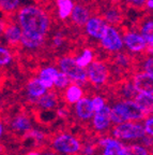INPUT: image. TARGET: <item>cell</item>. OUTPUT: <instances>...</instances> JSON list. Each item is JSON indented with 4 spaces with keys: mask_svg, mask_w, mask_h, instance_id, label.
<instances>
[{
    "mask_svg": "<svg viewBox=\"0 0 153 155\" xmlns=\"http://www.w3.org/2000/svg\"><path fill=\"white\" fill-rule=\"evenodd\" d=\"M15 15V21L22 29L20 45L27 51L39 50L45 43L52 27L47 10L39 5H27L19 8Z\"/></svg>",
    "mask_w": 153,
    "mask_h": 155,
    "instance_id": "1",
    "label": "cell"
},
{
    "mask_svg": "<svg viewBox=\"0 0 153 155\" xmlns=\"http://www.w3.org/2000/svg\"><path fill=\"white\" fill-rule=\"evenodd\" d=\"M148 114L134 101V99H122L116 102L110 108L111 124H120L122 122H139Z\"/></svg>",
    "mask_w": 153,
    "mask_h": 155,
    "instance_id": "2",
    "label": "cell"
},
{
    "mask_svg": "<svg viewBox=\"0 0 153 155\" xmlns=\"http://www.w3.org/2000/svg\"><path fill=\"white\" fill-rule=\"evenodd\" d=\"M52 149L60 155H77L81 149V142L72 134H58L50 141Z\"/></svg>",
    "mask_w": 153,
    "mask_h": 155,
    "instance_id": "3",
    "label": "cell"
},
{
    "mask_svg": "<svg viewBox=\"0 0 153 155\" xmlns=\"http://www.w3.org/2000/svg\"><path fill=\"white\" fill-rule=\"evenodd\" d=\"M58 69L70 78L71 82L77 84H85L88 82L87 80V72L85 68H81L75 61L74 56L65 55L58 59Z\"/></svg>",
    "mask_w": 153,
    "mask_h": 155,
    "instance_id": "4",
    "label": "cell"
},
{
    "mask_svg": "<svg viewBox=\"0 0 153 155\" xmlns=\"http://www.w3.org/2000/svg\"><path fill=\"white\" fill-rule=\"evenodd\" d=\"M111 135L114 138L120 141L138 140L142 138L146 134L144 130V126L137 122H122L115 125L111 130Z\"/></svg>",
    "mask_w": 153,
    "mask_h": 155,
    "instance_id": "5",
    "label": "cell"
},
{
    "mask_svg": "<svg viewBox=\"0 0 153 155\" xmlns=\"http://www.w3.org/2000/svg\"><path fill=\"white\" fill-rule=\"evenodd\" d=\"M98 41H100L101 48L110 54L118 53L124 48L121 32L118 30L117 26H113V25H107L105 31Z\"/></svg>",
    "mask_w": 153,
    "mask_h": 155,
    "instance_id": "6",
    "label": "cell"
},
{
    "mask_svg": "<svg viewBox=\"0 0 153 155\" xmlns=\"http://www.w3.org/2000/svg\"><path fill=\"white\" fill-rule=\"evenodd\" d=\"M87 80L94 86H102L107 83L109 79V68L108 65L103 61L94 59L86 68Z\"/></svg>",
    "mask_w": 153,
    "mask_h": 155,
    "instance_id": "7",
    "label": "cell"
},
{
    "mask_svg": "<svg viewBox=\"0 0 153 155\" xmlns=\"http://www.w3.org/2000/svg\"><path fill=\"white\" fill-rule=\"evenodd\" d=\"M122 40H123L124 48H126L130 53L141 54L149 51V54H152V51L149 50L146 41L138 31H135V30L125 31L122 35Z\"/></svg>",
    "mask_w": 153,
    "mask_h": 155,
    "instance_id": "8",
    "label": "cell"
},
{
    "mask_svg": "<svg viewBox=\"0 0 153 155\" xmlns=\"http://www.w3.org/2000/svg\"><path fill=\"white\" fill-rule=\"evenodd\" d=\"M107 25L108 24L105 22V19L103 18L102 15H91L84 26L85 34L89 38L98 41L105 31Z\"/></svg>",
    "mask_w": 153,
    "mask_h": 155,
    "instance_id": "9",
    "label": "cell"
},
{
    "mask_svg": "<svg viewBox=\"0 0 153 155\" xmlns=\"http://www.w3.org/2000/svg\"><path fill=\"white\" fill-rule=\"evenodd\" d=\"M98 145L103 148L102 155H125V144L114 137H102L98 139Z\"/></svg>",
    "mask_w": 153,
    "mask_h": 155,
    "instance_id": "10",
    "label": "cell"
},
{
    "mask_svg": "<svg viewBox=\"0 0 153 155\" xmlns=\"http://www.w3.org/2000/svg\"><path fill=\"white\" fill-rule=\"evenodd\" d=\"M91 125H92L93 130L96 131V133H104L107 129H109L110 125H111L110 107L106 104L103 109L94 112L92 117H91Z\"/></svg>",
    "mask_w": 153,
    "mask_h": 155,
    "instance_id": "11",
    "label": "cell"
},
{
    "mask_svg": "<svg viewBox=\"0 0 153 155\" xmlns=\"http://www.w3.org/2000/svg\"><path fill=\"white\" fill-rule=\"evenodd\" d=\"M5 41L10 46H17L20 44V38H22V29L18 26L14 18H11V15L8 18L7 25H5V31L2 35Z\"/></svg>",
    "mask_w": 153,
    "mask_h": 155,
    "instance_id": "12",
    "label": "cell"
},
{
    "mask_svg": "<svg viewBox=\"0 0 153 155\" xmlns=\"http://www.w3.org/2000/svg\"><path fill=\"white\" fill-rule=\"evenodd\" d=\"M91 15H92V12H91L90 8L85 3L78 2L74 5V8H73L71 15H70V18H71V22L73 25L79 27V28H83Z\"/></svg>",
    "mask_w": 153,
    "mask_h": 155,
    "instance_id": "13",
    "label": "cell"
},
{
    "mask_svg": "<svg viewBox=\"0 0 153 155\" xmlns=\"http://www.w3.org/2000/svg\"><path fill=\"white\" fill-rule=\"evenodd\" d=\"M132 83L137 93L153 92V73L138 71L132 78Z\"/></svg>",
    "mask_w": 153,
    "mask_h": 155,
    "instance_id": "14",
    "label": "cell"
},
{
    "mask_svg": "<svg viewBox=\"0 0 153 155\" xmlns=\"http://www.w3.org/2000/svg\"><path fill=\"white\" fill-rule=\"evenodd\" d=\"M46 92H47V90L42 84V82L38 77L31 78L26 85V94L28 97V100L31 104H36L39 98L45 94Z\"/></svg>",
    "mask_w": 153,
    "mask_h": 155,
    "instance_id": "15",
    "label": "cell"
},
{
    "mask_svg": "<svg viewBox=\"0 0 153 155\" xmlns=\"http://www.w3.org/2000/svg\"><path fill=\"white\" fill-rule=\"evenodd\" d=\"M75 114L80 121H89L91 120L94 113L93 107L91 104V98L89 97H81L80 99L74 104Z\"/></svg>",
    "mask_w": 153,
    "mask_h": 155,
    "instance_id": "16",
    "label": "cell"
},
{
    "mask_svg": "<svg viewBox=\"0 0 153 155\" xmlns=\"http://www.w3.org/2000/svg\"><path fill=\"white\" fill-rule=\"evenodd\" d=\"M63 91H64L63 98H64L65 102L70 106L75 104L81 97H84V90H83L81 85L77 84V83L71 82Z\"/></svg>",
    "mask_w": 153,
    "mask_h": 155,
    "instance_id": "17",
    "label": "cell"
},
{
    "mask_svg": "<svg viewBox=\"0 0 153 155\" xmlns=\"http://www.w3.org/2000/svg\"><path fill=\"white\" fill-rule=\"evenodd\" d=\"M58 71H59V69L57 67H54V66H46L39 71L38 78L47 91L54 88V80H55Z\"/></svg>",
    "mask_w": 153,
    "mask_h": 155,
    "instance_id": "18",
    "label": "cell"
},
{
    "mask_svg": "<svg viewBox=\"0 0 153 155\" xmlns=\"http://www.w3.org/2000/svg\"><path fill=\"white\" fill-rule=\"evenodd\" d=\"M58 101H59L58 100V94L49 90L39 98L36 104L40 107L41 109L45 110V111H49V110H54L55 108H57Z\"/></svg>",
    "mask_w": 153,
    "mask_h": 155,
    "instance_id": "19",
    "label": "cell"
},
{
    "mask_svg": "<svg viewBox=\"0 0 153 155\" xmlns=\"http://www.w3.org/2000/svg\"><path fill=\"white\" fill-rule=\"evenodd\" d=\"M74 0H55V7L57 16L60 21H67L74 8Z\"/></svg>",
    "mask_w": 153,
    "mask_h": 155,
    "instance_id": "20",
    "label": "cell"
},
{
    "mask_svg": "<svg viewBox=\"0 0 153 155\" xmlns=\"http://www.w3.org/2000/svg\"><path fill=\"white\" fill-rule=\"evenodd\" d=\"M134 101L144 110L147 114H152L153 109V92L137 93L133 98Z\"/></svg>",
    "mask_w": 153,
    "mask_h": 155,
    "instance_id": "21",
    "label": "cell"
},
{
    "mask_svg": "<svg viewBox=\"0 0 153 155\" xmlns=\"http://www.w3.org/2000/svg\"><path fill=\"white\" fill-rule=\"evenodd\" d=\"M138 32L140 34V36L144 38L145 41H146L149 50L152 51V48H153V21L151 17L146 18L144 22L141 23Z\"/></svg>",
    "mask_w": 153,
    "mask_h": 155,
    "instance_id": "22",
    "label": "cell"
},
{
    "mask_svg": "<svg viewBox=\"0 0 153 155\" xmlns=\"http://www.w3.org/2000/svg\"><path fill=\"white\" fill-rule=\"evenodd\" d=\"M11 127H12V129L14 131L25 134L29 129L32 128L31 120L29 119V116L25 115V114H18V115H16L12 120Z\"/></svg>",
    "mask_w": 153,
    "mask_h": 155,
    "instance_id": "23",
    "label": "cell"
},
{
    "mask_svg": "<svg viewBox=\"0 0 153 155\" xmlns=\"http://www.w3.org/2000/svg\"><path fill=\"white\" fill-rule=\"evenodd\" d=\"M103 18L105 19V22L108 25H113V26H118L121 24L122 19V12L121 10L116 5H111V7L107 8L103 13Z\"/></svg>",
    "mask_w": 153,
    "mask_h": 155,
    "instance_id": "24",
    "label": "cell"
},
{
    "mask_svg": "<svg viewBox=\"0 0 153 155\" xmlns=\"http://www.w3.org/2000/svg\"><path fill=\"white\" fill-rule=\"evenodd\" d=\"M94 57L95 56H94L93 50L90 48H84L78 55L74 56L75 61L77 63V65L80 66L81 68H85V69L94 61Z\"/></svg>",
    "mask_w": 153,
    "mask_h": 155,
    "instance_id": "25",
    "label": "cell"
},
{
    "mask_svg": "<svg viewBox=\"0 0 153 155\" xmlns=\"http://www.w3.org/2000/svg\"><path fill=\"white\" fill-rule=\"evenodd\" d=\"M20 0H0V11L7 15H13L20 8Z\"/></svg>",
    "mask_w": 153,
    "mask_h": 155,
    "instance_id": "26",
    "label": "cell"
},
{
    "mask_svg": "<svg viewBox=\"0 0 153 155\" xmlns=\"http://www.w3.org/2000/svg\"><path fill=\"white\" fill-rule=\"evenodd\" d=\"M114 64H115L116 66H118L120 69L130 68L132 65V57L130 54L120 51V52H118V53H115Z\"/></svg>",
    "mask_w": 153,
    "mask_h": 155,
    "instance_id": "27",
    "label": "cell"
},
{
    "mask_svg": "<svg viewBox=\"0 0 153 155\" xmlns=\"http://www.w3.org/2000/svg\"><path fill=\"white\" fill-rule=\"evenodd\" d=\"M125 155H150V152L141 143H132L125 145Z\"/></svg>",
    "mask_w": 153,
    "mask_h": 155,
    "instance_id": "28",
    "label": "cell"
},
{
    "mask_svg": "<svg viewBox=\"0 0 153 155\" xmlns=\"http://www.w3.org/2000/svg\"><path fill=\"white\" fill-rule=\"evenodd\" d=\"M71 83L70 78L67 77L65 73H63L62 71H58L57 75H56L55 80H54V87L58 91H63L67 85Z\"/></svg>",
    "mask_w": 153,
    "mask_h": 155,
    "instance_id": "29",
    "label": "cell"
},
{
    "mask_svg": "<svg viewBox=\"0 0 153 155\" xmlns=\"http://www.w3.org/2000/svg\"><path fill=\"white\" fill-rule=\"evenodd\" d=\"M120 93H121V96L123 97V99H133L134 98L137 92L135 90L133 83H132V80L122 84V86L120 87Z\"/></svg>",
    "mask_w": 153,
    "mask_h": 155,
    "instance_id": "30",
    "label": "cell"
},
{
    "mask_svg": "<svg viewBox=\"0 0 153 155\" xmlns=\"http://www.w3.org/2000/svg\"><path fill=\"white\" fill-rule=\"evenodd\" d=\"M13 61V54L9 48L0 45V67L9 66Z\"/></svg>",
    "mask_w": 153,
    "mask_h": 155,
    "instance_id": "31",
    "label": "cell"
},
{
    "mask_svg": "<svg viewBox=\"0 0 153 155\" xmlns=\"http://www.w3.org/2000/svg\"><path fill=\"white\" fill-rule=\"evenodd\" d=\"M24 138L31 139V140H34V141H36V142H42V141H44V139L46 138V135L44 131L40 130V129L31 128L24 134Z\"/></svg>",
    "mask_w": 153,
    "mask_h": 155,
    "instance_id": "32",
    "label": "cell"
},
{
    "mask_svg": "<svg viewBox=\"0 0 153 155\" xmlns=\"http://www.w3.org/2000/svg\"><path fill=\"white\" fill-rule=\"evenodd\" d=\"M91 104H92V107H93L94 112L100 111L101 109H103L104 107L106 106V100L103 96L101 95H95L91 98Z\"/></svg>",
    "mask_w": 153,
    "mask_h": 155,
    "instance_id": "33",
    "label": "cell"
},
{
    "mask_svg": "<svg viewBox=\"0 0 153 155\" xmlns=\"http://www.w3.org/2000/svg\"><path fill=\"white\" fill-rule=\"evenodd\" d=\"M65 38L63 36L62 32H56L52 38V44L55 48H61L62 45H64Z\"/></svg>",
    "mask_w": 153,
    "mask_h": 155,
    "instance_id": "34",
    "label": "cell"
},
{
    "mask_svg": "<svg viewBox=\"0 0 153 155\" xmlns=\"http://www.w3.org/2000/svg\"><path fill=\"white\" fill-rule=\"evenodd\" d=\"M145 123H144V130H145V134L146 135H149V136H152L153 135V117L152 115H147L145 117Z\"/></svg>",
    "mask_w": 153,
    "mask_h": 155,
    "instance_id": "35",
    "label": "cell"
},
{
    "mask_svg": "<svg viewBox=\"0 0 153 155\" xmlns=\"http://www.w3.org/2000/svg\"><path fill=\"white\" fill-rule=\"evenodd\" d=\"M96 152V145L93 143H86L85 145H81L80 154L81 155H94Z\"/></svg>",
    "mask_w": 153,
    "mask_h": 155,
    "instance_id": "36",
    "label": "cell"
},
{
    "mask_svg": "<svg viewBox=\"0 0 153 155\" xmlns=\"http://www.w3.org/2000/svg\"><path fill=\"white\" fill-rule=\"evenodd\" d=\"M141 71H146L149 73H153V59H152V54L149 55V57H146L142 61L141 65Z\"/></svg>",
    "mask_w": 153,
    "mask_h": 155,
    "instance_id": "37",
    "label": "cell"
},
{
    "mask_svg": "<svg viewBox=\"0 0 153 155\" xmlns=\"http://www.w3.org/2000/svg\"><path fill=\"white\" fill-rule=\"evenodd\" d=\"M9 16H10V15L5 14V13H2L1 11H0V37H2Z\"/></svg>",
    "mask_w": 153,
    "mask_h": 155,
    "instance_id": "38",
    "label": "cell"
},
{
    "mask_svg": "<svg viewBox=\"0 0 153 155\" xmlns=\"http://www.w3.org/2000/svg\"><path fill=\"white\" fill-rule=\"evenodd\" d=\"M140 143L142 145H145L146 148L151 149L152 148V143H153V139H152V136H149V135H145L142 138H140Z\"/></svg>",
    "mask_w": 153,
    "mask_h": 155,
    "instance_id": "39",
    "label": "cell"
},
{
    "mask_svg": "<svg viewBox=\"0 0 153 155\" xmlns=\"http://www.w3.org/2000/svg\"><path fill=\"white\" fill-rule=\"evenodd\" d=\"M56 114H57L58 117L64 120V119H67V116H69L70 112H69V110L65 108V107H60V108H58V109H57V111H56Z\"/></svg>",
    "mask_w": 153,
    "mask_h": 155,
    "instance_id": "40",
    "label": "cell"
},
{
    "mask_svg": "<svg viewBox=\"0 0 153 155\" xmlns=\"http://www.w3.org/2000/svg\"><path fill=\"white\" fill-rule=\"evenodd\" d=\"M147 0H133L132 3L130 5H132L135 9H142L145 7V3H146Z\"/></svg>",
    "mask_w": 153,
    "mask_h": 155,
    "instance_id": "41",
    "label": "cell"
},
{
    "mask_svg": "<svg viewBox=\"0 0 153 155\" xmlns=\"http://www.w3.org/2000/svg\"><path fill=\"white\" fill-rule=\"evenodd\" d=\"M36 2V5H41V7H45L46 5H48V3L53 2L54 0H34Z\"/></svg>",
    "mask_w": 153,
    "mask_h": 155,
    "instance_id": "42",
    "label": "cell"
},
{
    "mask_svg": "<svg viewBox=\"0 0 153 155\" xmlns=\"http://www.w3.org/2000/svg\"><path fill=\"white\" fill-rule=\"evenodd\" d=\"M145 8L149 11L153 9V0H147L146 3H145Z\"/></svg>",
    "mask_w": 153,
    "mask_h": 155,
    "instance_id": "43",
    "label": "cell"
},
{
    "mask_svg": "<svg viewBox=\"0 0 153 155\" xmlns=\"http://www.w3.org/2000/svg\"><path fill=\"white\" fill-rule=\"evenodd\" d=\"M41 155H60V154L57 152H55V151H47V152L41 153Z\"/></svg>",
    "mask_w": 153,
    "mask_h": 155,
    "instance_id": "44",
    "label": "cell"
},
{
    "mask_svg": "<svg viewBox=\"0 0 153 155\" xmlns=\"http://www.w3.org/2000/svg\"><path fill=\"white\" fill-rule=\"evenodd\" d=\"M25 155H41V152H40V151L33 150V151H29V152L26 153Z\"/></svg>",
    "mask_w": 153,
    "mask_h": 155,
    "instance_id": "45",
    "label": "cell"
},
{
    "mask_svg": "<svg viewBox=\"0 0 153 155\" xmlns=\"http://www.w3.org/2000/svg\"><path fill=\"white\" fill-rule=\"evenodd\" d=\"M3 134H5V126H3V124L0 122V138L3 136Z\"/></svg>",
    "mask_w": 153,
    "mask_h": 155,
    "instance_id": "46",
    "label": "cell"
},
{
    "mask_svg": "<svg viewBox=\"0 0 153 155\" xmlns=\"http://www.w3.org/2000/svg\"><path fill=\"white\" fill-rule=\"evenodd\" d=\"M3 149H5V148H3V145L0 144V154H1V153L3 152Z\"/></svg>",
    "mask_w": 153,
    "mask_h": 155,
    "instance_id": "47",
    "label": "cell"
},
{
    "mask_svg": "<svg viewBox=\"0 0 153 155\" xmlns=\"http://www.w3.org/2000/svg\"><path fill=\"white\" fill-rule=\"evenodd\" d=\"M124 1H125V2H126V3H129V5H131L132 1H133V0H124Z\"/></svg>",
    "mask_w": 153,
    "mask_h": 155,
    "instance_id": "48",
    "label": "cell"
},
{
    "mask_svg": "<svg viewBox=\"0 0 153 155\" xmlns=\"http://www.w3.org/2000/svg\"><path fill=\"white\" fill-rule=\"evenodd\" d=\"M74 1H83V0H74Z\"/></svg>",
    "mask_w": 153,
    "mask_h": 155,
    "instance_id": "49",
    "label": "cell"
}]
</instances>
